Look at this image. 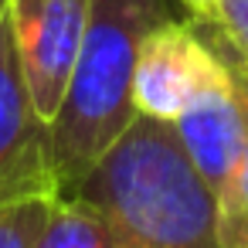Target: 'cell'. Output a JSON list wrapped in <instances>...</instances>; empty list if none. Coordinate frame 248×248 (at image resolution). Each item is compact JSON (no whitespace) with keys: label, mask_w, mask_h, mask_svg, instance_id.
Returning <instances> with one entry per match:
<instances>
[{"label":"cell","mask_w":248,"mask_h":248,"mask_svg":"<svg viewBox=\"0 0 248 248\" xmlns=\"http://www.w3.org/2000/svg\"><path fill=\"white\" fill-rule=\"evenodd\" d=\"M129 248H217V197L173 123L140 116L72 190Z\"/></svg>","instance_id":"obj_1"},{"label":"cell","mask_w":248,"mask_h":248,"mask_svg":"<svg viewBox=\"0 0 248 248\" xmlns=\"http://www.w3.org/2000/svg\"><path fill=\"white\" fill-rule=\"evenodd\" d=\"M167 21H177L170 0H92L85 41L65 102L51 123L62 194H72L95 160L136 119V55L143 38Z\"/></svg>","instance_id":"obj_2"},{"label":"cell","mask_w":248,"mask_h":248,"mask_svg":"<svg viewBox=\"0 0 248 248\" xmlns=\"http://www.w3.org/2000/svg\"><path fill=\"white\" fill-rule=\"evenodd\" d=\"M89 11L92 0H11L7 4L24 82L38 116L48 126L65 102L85 41Z\"/></svg>","instance_id":"obj_3"},{"label":"cell","mask_w":248,"mask_h":248,"mask_svg":"<svg viewBox=\"0 0 248 248\" xmlns=\"http://www.w3.org/2000/svg\"><path fill=\"white\" fill-rule=\"evenodd\" d=\"M58 170L51 126L38 116L11 21H0V204H14L28 197H58Z\"/></svg>","instance_id":"obj_4"},{"label":"cell","mask_w":248,"mask_h":248,"mask_svg":"<svg viewBox=\"0 0 248 248\" xmlns=\"http://www.w3.org/2000/svg\"><path fill=\"white\" fill-rule=\"evenodd\" d=\"M221 68L224 58L211 28L197 34L184 21H167L153 28L140 45L133 75V106L140 116L173 123Z\"/></svg>","instance_id":"obj_5"},{"label":"cell","mask_w":248,"mask_h":248,"mask_svg":"<svg viewBox=\"0 0 248 248\" xmlns=\"http://www.w3.org/2000/svg\"><path fill=\"white\" fill-rule=\"evenodd\" d=\"M211 34H214V28H211ZM245 126H248V109H245V99L238 92L234 72L224 58V68L173 119V129H177L190 163L197 167L204 184L214 190V197L221 194V187L228 184V177L238 163V153L245 143Z\"/></svg>","instance_id":"obj_6"},{"label":"cell","mask_w":248,"mask_h":248,"mask_svg":"<svg viewBox=\"0 0 248 248\" xmlns=\"http://www.w3.org/2000/svg\"><path fill=\"white\" fill-rule=\"evenodd\" d=\"M34 248H129L123 234L75 194H62L51 204V214L38 234Z\"/></svg>","instance_id":"obj_7"},{"label":"cell","mask_w":248,"mask_h":248,"mask_svg":"<svg viewBox=\"0 0 248 248\" xmlns=\"http://www.w3.org/2000/svg\"><path fill=\"white\" fill-rule=\"evenodd\" d=\"M224 58L234 72L238 92L248 109V65L228 48V41H224ZM217 248H248V126H245V143H241L238 163L217 194Z\"/></svg>","instance_id":"obj_8"},{"label":"cell","mask_w":248,"mask_h":248,"mask_svg":"<svg viewBox=\"0 0 248 248\" xmlns=\"http://www.w3.org/2000/svg\"><path fill=\"white\" fill-rule=\"evenodd\" d=\"M55 197H28L0 204V248H34L38 234L51 214Z\"/></svg>","instance_id":"obj_9"},{"label":"cell","mask_w":248,"mask_h":248,"mask_svg":"<svg viewBox=\"0 0 248 248\" xmlns=\"http://www.w3.org/2000/svg\"><path fill=\"white\" fill-rule=\"evenodd\" d=\"M211 24L224 34L228 48L248 65V0H217Z\"/></svg>","instance_id":"obj_10"},{"label":"cell","mask_w":248,"mask_h":248,"mask_svg":"<svg viewBox=\"0 0 248 248\" xmlns=\"http://www.w3.org/2000/svg\"><path fill=\"white\" fill-rule=\"evenodd\" d=\"M180 4L190 11V17H197L201 24H211L214 21V11H217V0H180Z\"/></svg>","instance_id":"obj_11"},{"label":"cell","mask_w":248,"mask_h":248,"mask_svg":"<svg viewBox=\"0 0 248 248\" xmlns=\"http://www.w3.org/2000/svg\"><path fill=\"white\" fill-rule=\"evenodd\" d=\"M7 4H11V0H0V21L7 17Z\"/></svg>","instance_id":"obj_12"}]
</instances>
